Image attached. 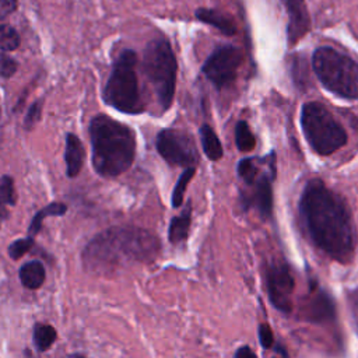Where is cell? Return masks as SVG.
Segmentation results:
<instances>
[{"mask_svg":"<svg viewBox=\"0 0 358 358\" xmlns=\"http://www.w3.org/2000/svg\"><path fill=\"white\" fill-rule=\"evenodd\" d=\"M299 213L312 242L331 259L347 263L354 255L357 235L351 214L343 199L320 179L305 186Z\"/></svg>","mask_w":358,"mask_h":358,"instance_id":"obj_1","label":"cell"},{"mask_svg":"<svg viewBox=\"0 0 358 358\" xmlns=\"http://www.w3.org/2000/svg\"><path fill=\"white\" fill-rule=\"evenodd\" d=\"M159 252L158 238L138 227H112L98 234L83 252L84 266L96 273L130 263H145Z\"/></svg>","mask_w":358,"mask_h":358,"instance_id":"obj_2","label":"cell"},{"mask_svg":"<svg viewBox=\"0 0 358 358\" xmlns=\"http://www.w3.org/2000/svg\"><path fill=\"white\" fill-rule=\"evenodd\" d=\"M90 137L92 166L99 176L115 178L131 166L136 136L129 126L99 113L91 119Z\"/></svg>","mask_w":358,"mask_h":358,"instance_id":"obj_3","label":"cell"},{"mask_svg":"<svg viewBox=\"0 0 358 358\" xmlns=\"http://www.w3.org/2000/svg\"><path fill=\"white\" fill-rule=\"evenodd\" d=\"M312 67L326 90L345 99H358V63L355 60L333 48L322 46L313 53Z\"/></svg>","mask_w":358,"mask_h":358,"instance_id":"obj_4","label":"cell"},{"mask_svg":"<svg viewBox=\"0 0 358 358\" xmlns=\"http://www.w3.org/2000/svg\"><path fill=\"white\" fill-rule=\"evenodd\" d=\"M136 66V52L123 50L113 63L102 94L105 103L123 113H141L144 110Z\"/></svg>","mask_w":358,"mask_h":358,"instance_id":"obj_5","label":"cell"},{"mask_svg":"<svg viewBox=\"0 0 358 358\" xmlns=\"http://www.w3.org/2000/svg\"><path fill=\"white\" fill-rule=\"evenodd\" d=\"M143 69L155 92L161 109H169L176 88L178 63L166 39L158 38L148 42L144 49Z\"/></svg>","mask_w":358,"mask_h":358,"instance_id":"obj_6","label":"cell"},{"mask_svg":"<svg viewBox=\"0 0 358 358\" xmlns=\"http://www.w3.org/2000/svg\"><path fill=\"white\" fill-rule=\"evenodd\" d=\"M301 126L308 143L320 155H330L347 143L343 126L319 102H308L302 106Z\"/></svg>","mask_w":358,"mask_h":358,"instance_id":"obj_7","label":"cell"},{"mask_svg":"<svg viewBox=\"0 0 358 358\" xmlns=\"http://www.w3.org/2000/svg\"><path fill=\"white\" fill-rule=\"evenodd\" d=\"M155 147L159 155L171 165L194 166L199 154L192 137L176 129L161 130L155 140Z\"/></svg>","mask_w":358,"mask_h":358,"instance_id":"obj_8","label":"cell"},{"mask_svg":"<svg viewBox=\"0 0 358 358\" xmlns=\"http://www.w3.org/2000/svg\"><path fill=\"white\" fill-rule=\"evenodd\" d=\"M241 63V49L229 45L221 46L217 48L204 62L203 73L214 84L215 88L221 90L235 80Z\"/></svg>","mask_w":358,"mask_h":358,"instance_id":"obj_9","label":"cell"},{"mask_svg":"<svg viewBox=\"0 0 358 358\" xmlns=\"http://www.w3.org/2000/svg\"><path fill=\"white\" fill-rule=\"evenodd\" d=\"M266 287L273 306L282 313H289L295 281L288 266L284 263L271 264L266 271Z\"/></svg>","mask_w":358,"mask_h":358,"instance_id":"obj_10","label":"cell"},{"mask_svg":"<svg viewBox=\"0 0 358 358\" xmlns=\"http://www.w3.org/2000/svg\"><path fill=\"white\" fill-rule=\"evenodd\" d=\"M271 182H273V175L259 172V175L250 183H248V187L250 190L249 194L243 196L245 203L257 208V211L263 217H270L273 210Z\"/></svg>","mask_w":358,"mask_h":358,"instance_id":"obj_11","label":"cell"},{"mask_svg":"<svg viewBox=\"0 0 358 358\" xmlns=\"http://www.w3.org/2000/svg\"><path fill=\"white\" fill-rule=\"evenodd\" d=\"M281 3L288 14V42L294 45L301 41L310 28L306 4L305 0H281Z\"/></svg>","mask_w":358,"mask_h":358,"instance_id":"obj_12","label":"cell"},{"mask_svg":"<svg viewBox=\"0 0 358 358\" xmlns=\"http://www.w3.org/2000/svg\"><path fill=\"white\" fill-rule=\"evenodd\" d=\"M85 150L81 140L73 134H66V150H64V161H66V175L69 178H76L84 165Z\"/></svg>","mask_w":358,"mask_h":358,"instance_id":"obj_13","label":"cell"},{"mask_svg":"<svg viewBox=\"0 0 358 358\" xmlns=\"http://www.w3.org/2000/svg\"><path fill=\"white\" fill-rule=\"evenodd\" d=\"M194 15L199 21L217 28L224 35L232 36L236 34V24L234 18L228 14H224L218 10H211V8H197L194 11Z\"/></svg>","mask_w":358,"mask_h":358,"instance_id":"obj_14","label":"cell"},{"mask_svg":"<svg viewBox=\"0 0 358 358\" xmlns=\"http://www.w3.org/2000/svg\"><path fill=\"white\" fill-rule=\"evenodd\" d=\"M46 278V271L39 260H31L21 266L20 280L21 284L28 289H38L42 287Z\"/></svg>","mask_w":358,"mask_h":358,"instance_id":"obj_15","label":"cell"},{"mask_svg":"<svg viewBox=\"0 0 358 358\" xmlns=\"http://www.w3.org/2000/svg\"><path fill=\"white\" fill-rule=\"evenodd\" d=\"M190 217H192V206L190 203H187L185 211L180 215L173 217L171 220L168 236L172 243H179L187 238L189 228H190Z\"/></svg>","mask_w":358,"mask_h":358,"instance_id":"obj_16","label":"cell"},{"mask_svg":"<svg viewBox=\"0 0 358 358\" xmlns=\"http://www.w3.org/2000/svg\"><path fill=\"white\" fill-rule=\"evenodd\" d=\"M200 140H201L204 154L211 161H218L222 157L221 141L218 140L215 131L208 124H203L200 127Z\"/></svg>","mask_w":358,"mask_h":358,"instance_id":"obj_17","label":"cell"},{"mask_svg":"<svg viewBox=\"0 0 358 358\" xmlns=\"http://www.w3.org/2000/svg\"><path fill=\"white\" fill-rule=\"evenodd\" d=\"M67 211V206L64 203H59V201H53L48 206H45L43 208H41L32 218L29 227H28V235L29 236H35L41 227H42V222L46 217H56V215H64Z\"/></svg>","mask_w":358,"mask_h":358,"instance_id":"obj_18","label":"cell"},{"mask_svg":"<svg viewBox=\"0 0 358 358\" xmlns=\"http://www.w3.org/2000/svg\"><path fill=\"white\" fill-rule=\"evenodd\" d=\"M57 333L56 329L50 324L38 323L34 327V345L39 352H43L52 347L56 341Z\"/></svg>","mask_w":358,"mask_h":358,"instance_id":"obj_19","label":"cell"},{"mask_svg":"<svg viewBox=\"0 0 358 358\" xmlns=\"http://www.w3.org/2000/svg\"><path fill=\"white\" fill-rule=\"evenodd\" d=\"M15 200H17V193H15L13 178L7 175L1 176L0 178V220L8 215L4 206H14Z\"/></svg>","mask_w":358,"mask_h":358,"instance_id":"obj_20","label":"cell"},{"mask_svg":"<svg viewBox=\"0 0 358 358\" xmlns=\"http://www.w3.org/2000/svg\"><path fill=\"white\" fill-rule=\"evenodd\" d=\"M306 313H308V319H310V320L329 319L333 313L331 303H330L329 298L323 294H319L315 299L310 301L309 308H306Z\"/></svg>","mask_w":358,"mask_h":358,"instance_id":"obj_21","label":"cell"},{"mask_svg":"<svg viewBox=\"0 0 358 358\" xmlns=\"http://www.w3.org/2000/svg\"><path fill=\"white\" fill-rule=\"evenodd\" d=\"M21 43L20 34L10 24H0V50L13 52Z\"/></svg>","mask_w":358,"mask_h":358,"instance_id":"obj_22","label":"cell"},{"mask_svg":"<svg viewBox=\"0 0 358 358\" xmlns=\"http://www.w3.org/2000/svg\"><path fill=\"white\" fill-rule=\"evenodd\" d=\"M235 140H236V145H238L239 151H242V152L252 151L256 145V138L252 134L248 123L243 122V120L238 122V124H236Z\"/></svg>","mask_w":358,"mask_h":358,"instance_id":"obj_23","label":"cell"},{"mask_svg":"<svg viewBox=\"0 0 358 358\" xmlns=\"http://www.w3.org/2000/svg\"><path fill=\"white\" fill-rule=\"evenodd\" d=\"M194 172H196L194 166H187V168L182 172V175H180V178L178 179V182H176V185H175V187H173V192H172V206H173V207H179V206L182 204L183 197H185L186 187H187L190 179L193 178Z\"/></svg>","mask_w":358,"mask_h":358,"instance_id":"obj_24","label":"cell"},{"mask_svg":"<svg viewBox=\"0 0 358 358\" xmlns=\"http://www.w3.org/2000/svg\"><path fill=\"white\" fill-rule=\"evenodd\" d=\"M32 246H34V238L32 236L17 239V241L10 243V246H8V256L11 259H14V260H18L25 253H28Z\"/></svg>","mask_w":358,"mask_h":358,"instance_id":"obj_25","label":"cell"},{"mask_svg":"<svg viewBox=\"0 0 358 358\" xmlns=\"http://www.w3.org/2000/svg\"><path fill=\"white\" fill-rule=\"evenodd\" d=\"M17 69H18L17 60L4 52H0V77L10 78L11 76L15 74Z\"/></svg>","mask_w":358,"mask_h":358,"instance_id":"obj_26","label":"cell"},{"mask_svg":"<svg viewBox=\"0 0 358 358\" xmlns=\"http://www.w3.org/2000/svg\"><path fill=\"white\" fill-rule=\"evenodd\" d=\"M41 113H42V101L39 99L29 106L24 119V127L27 130H31L36 124V122L41 119Z\"/></svg>","mask_w":358,"mask_h":358,"instance_id":"obj_27","label":"cell"},{"mask_svg":"<svg viewBox=\"0 0 358 358\" xmlns=\"http://www.w3.org/2000/svg\"><path fill=\"white\" fill-rule=\"evenodd\" d=\"M259 338H260V344L264 348H270L273 345V340H274L273 331L266 323L260 324V327H259Z\"/></svg>","mask_w":358,"mask_h":358,"instance_id":"obj_28","label":"cell"},{"mask_svg":"<svg viewBox=\"0 0 358 358\" xmlns=\"http://www.w3.org/2000/svg\"><path fill=\"white\" fill-rule=\"evenodd\" d=\"M18 7V0H0V21L13 14Z\"/></svg>","mask_w":358,"mask_h":358,"instance_id":"obj_29","label":"cell"},{"mask_svg":"<svg viewBox=\"0 0 358 358\" xmlns=\"http://www.w3.org/2000/svg\"><path fill=\"white\" fill-rule=\"evenodd\" d=\"M348 301H350V308H351V312H352V317H354L355 324L358 327V287L350 292Z\"/></svg>","mask_w":358,"mask_h":358,"instance_id":"obj_30","label":"cell"},{"mask_svg":"<svg viewBox=\"0 0 358 358\" xmlns=\"http://www.w3.org/2000/svg\"><path fill=\"white\" fill-rule=\"evenodd\" d=\"M235 357H241V358L249 357V358H252V357H255V352H253L249 347H242V348H239V350L235 352Z\"/></svg>","mask_w":358,"mask_h":358,"instance_id":"obj_31","label":"cell"},{"mask_svg":"<svg viewBox=\"0 0 358 358\" xmlns=\"http://www.w3.org/2000/svg\"><path fill=\"white\" fill-rule=\"evenodd\" d=\"M0 116H1V109H0Z\"/></svg>","mask_w":358,"mask_h":358,"instance_id":"obj_32","label":"cell"}]
</instances>
